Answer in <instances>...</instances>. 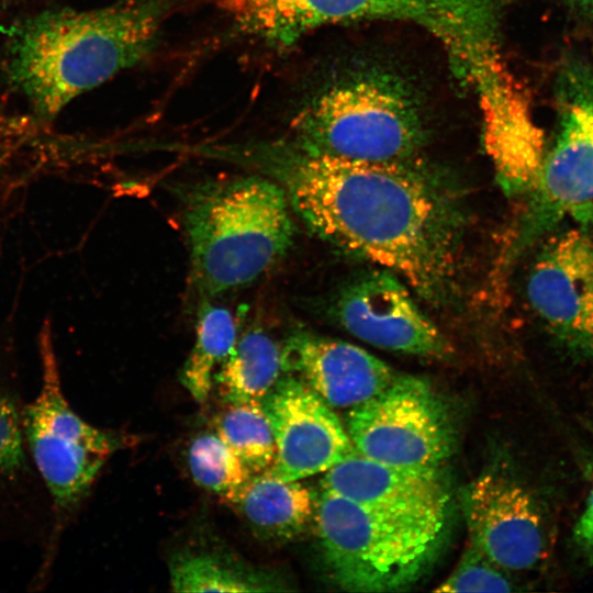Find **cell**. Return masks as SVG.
I'll list each match as a JSON object with an SVG mask.
<instances>
[{
	"instance_id": "cell-1",
	"label": "cell",
	"mask_w": 593,
	"mask_h": 593,
	"mask_svg": "<svg viewBox=\"0 0 593 593\" xmlns=\"http://www.w3.org/2000/svg\"><path fill=\"white\" fill-rule=\"evenodd\" d=\"M280 180L311 232L389 270L422 299L449 303L459 288L465 217L447 182L415 159L372 163L296 142L248 152Z\"/></svg>"
},
{
	"instance_id": "cell-2",
	"label": "cell",
	"mask_w": 593,
	"mask_h": 593,
	"mask_svg": "<svg viewBox=\"0 0 593 593\" xmlns=\"http://www.w3.org/2000/svg\"><path fill=\"white\" fill-rule=\"evenodd\" d=\"M170 7V0H121L29 16L9 31V82L40 119L52 120L75 98L146 57Z\"/></svg>"
},
{
	"instance_id": "cell-3",
	"label": "cell",
	"mask_w": 593,
	"mask_h": 593,
	"mask_svg": "<svg viewBox=\"0 0 593 593\" xmlns=\"http://www.w3.org/2000/svg\"><path fill=\"white\" fill-rule=\"evenodd\" d=\"M286 191L248 176L193 191L184 211L192 279L215 295L254 282L290 248L294 226Z\"/></svg>"
},
{
	"instance_id": "cell-4",
	"label": "cell",
	"mask_w": 593,
	"mask_h": 593,
	"mask_svg": "<svg viewBox=\"0 0 593 593\" xmlns=\"http://www.w3.org/2000/svg\"><path fill=\"white\" fill-rule=\"evenodd\" d=\"M38 349L40 388L23 409L26 448L46 492L51 516L48 537L29 583V591L35 593L51 583L66 534L121 444L115 434L89 424L71 407L47 327L41 332Z\"/></svg>"
},
{
	"instance_id": "cell-5",
	"label": "cell",
	"mask_w": 593,
	"mask_h": 593,
	"mask_svg": "<svg viewBox=\"0 0 593 593\" xmlns=\"http://www.w3.org/2000/svg\"><path fill=\"white\" fill-rule=\"evenodd\" d=\"M445 516L388 514L322 489L314 519L328 577L351 592H392L413 585L436 557Z\"/></svg>"
},
{
	"instance_id": "cell-6",
	"label": "cell",
	"mask_w": 593,
	"mask_h": 593,
	"mask_svg": "<svg viewBox=\"0 0 593 593\" xmlns=\"http://www.w3.org/2000/svg\"><path fill=\"white\" fill-rule=\"evenodd\" d=\"M294 130L295 142L307 149L372 163L413 160L425 137L412 92L380 71L328 87L299 113Z\"/></svg>"
},
{
	"instance_id": "cell-7",
	"label": "cell",
	"mask_w": 593,
	"mask_h": 593,
	"mask_svg": "<svg viewBox=\"0 0 593 593\" xmlns=\"http://www.w3.org/2000/svg\"><path fill=\"white\" fill-rule=\"evenodd\" d=\"M556 133L506 261L515 259L567 214L593 205V66L568 57L553 86Z\"/></svg>"
},
{
	"instance_id": "cell-8",
	"label": "cell",
	"mask_w": 593,
	"mask_h": 593,
	"mask_svg": "<svg viewBox=\"0 0 593 593\" xmlns=\"http://www.w3.org/2000/svg\"><path fill=\"white\" fill-rule=\"evenodd\" d=\"M239 31L276 48H289L328 24L359 20L416 24L443 45L470 27L478 0H222Z\"/></svg>"
},
{
	"instance_id": "cell-9",
	"label": "cell",
	"mask_w": 593,
	"mask_h": 593,
	"mask_svg": "<svg viewBox=\"0 0 593 593\" xmlns=\"http://www.w3.org/2000/svg\"><path fill=\"white\" fill-rule=\"evenodd\" d=\"M347 434L366 458L421 470H438L454 445L443 402L427 382L403 374L350 410Z\"/></svg>"
},
{
	"instance_id": "cell-10",
	"label": "cell",
	"mask_w": 593,
	"mask_h": 593,
	"mask_svg": "<svg viewBox=\"0 0 593 593\" xmlns=\"http://www.w3.org/2000/svg\"><path fill=\"white\" fill-rule=\"evenodd\" d=\"M526 294L548 332L571 351L590 358L593 235L569 230L549 236L532 262Z\"/></svg>"
},
{
	"instance_id": "cell-11",
	"label": "cell",
	"mask_w": 593,
	"mask_h": 593,
	"mask_svg": "<svg viewBox=\"0 0 593 593\" xmlns=\"http://www.w3.org/2000/svg\"><path fill=\"white\" fill-rule=\"evenodd\" d=\"M463 513L470 540L506 571L536 568L547 551V529L533 493L501 470L477 477L465 490Z\"/></svg>"
},
{
	"instance_id": "cell-12",
	"label": "cell",
	"mask_w": 593,
	"mask_h": 593,
	"mask_svg": "<svg viewBox=\"0 0 593 593\" xmlns=\"http://www.w3.org/2000/svg\"><path fill=\"white\" fill-rule=\"evenodd\" d=\"M338 323L372 346L428 358L449 356L450 346L395 273L373 270L342 289L334 303Z\"/></svg>"
},
{
	"instance_id": "cell-13",
	"label": "cell",
	"mask_w": 593,
	"mask_h": 593,
	"mask_svg": "<svg viewBox=\"0 0 593 593\" xmlns=\"http://www.w3.org/2000/svg\"><path fill=\"white\" fill-rule=\"evenodd\" d=\"M261 404L276 443L268 470L272 475L307 478L326 472L356 451L332 406L296 377H280Z\"/></svg>"
},
{
	"instance_id": "cell-14",
	"label": "cell",
	"mask_w": 593,
	"mask_h": 593,
	"mask_svg": "<svg viewBox=\"0 0 593 593\" xmlns=\"http://www.w3.org/2000/svg\"><path fill=\"white\" fill-rule=\"evenodd\" d=\"M24 404L13 358L0 346V544L42 550L49 533V502L26 448Z\"/></svg>"
},
{
	"instance_id": "cell-15",
	"label": "cell",
	"mask_w": 593,
	"mask_h": 593,
	"mask_svg": "<svg viewBox=\"0 0 593 593\" xmlns=\"http://www.w3.org/2000/svg\"><path fill=\"white\" fill-rule=\"evenodd\" d=\"M282 372L303 381L332 407H355L399 376L367 350L309 332L292 334L281 346Z\"/></svg>"
},
{
	"instance_id": "cell-16",
	"label": "cell",
	"mask_w": 593,
	"mask_h": 593,
	"mask_svg": "<svg viewBox=\"0 0 593 593\" xmlns=\"http://www.w3.org/2000/svg\"><path fill=\"white\" fill-rule=\"evenodd\" d=\"M322 489L363 507L404 516L444 515L448 501L437 470L391 466L356 451L325 472Z\"/></svg>"
},
{
	"instance_id": "cell-17",
	"label": "cell",
	"mask_w": 593,
	"mask_h": 593,
	"mask_svg": "<svg viewBox=\"0 0 593 593\" xmlns=\"http://www.w3.org/2000/svg\"><path fill=\"white\" fill-rule=\"evenodd\" d=\"M233 504L260 537L277 541L301 534L315 512V499L305 484L268 470L254 474Z\"/></svg>"
},
{
	"instance_id": "cell-18",
	"label": "cell",
	"mask_w": 593,
	"mask_h": 593,
	"mask_svg": "<svg viewBox=\"0 0 593 593\" xmlns=\"http://www.w3.org/2000/svg\"><path fill=\"white\" fill-rule=\"evenodd\" d=\"M282 354L261 331L244 334L214 374L219 395L226 404L261 401L279 380Z\"/></svg>"
},
{
	"instance_id": "cell-19",
	"label": "cell",
	"mask_w": 593,
	"mask_h": 593,
	"mask_svg": "<svg viewBox=\"0 0 593 593\" xmlns=\"http://www.w3.org/2000/svg\"><path fill=\"white\" fill-rule=\"evenodd\" d=\"M176 592H271L284 591L270 573L251 569L236 560L211 552L183 551L169 564Z\"/></svg>"
},
{
	"instance_id": "cell-20",
	"label": "cell",
	"mask_w": 593,
	"mask_h": 593,
	"mask_svg": "<svg viewBox=\"0 0 593 593\" xmlns=\"http://www.w3.org/2000/svg\"><path fill=\"white\" fill-rule=\"evenodd\" d=\"M237 339L236 321L227 309L209 303L201 306L195 342L180 372L181 383L197 402L208 400L214 374Z\"/></svg>"
},
{
	"instance_id": "cell-21",
	"label": "cell",
	"mask_w": 593,
	"mask_h": 593,
	"mask_svg": "<svg viewBox=\"0 0 593 593\" xmlns=\"http://www.w3.org/2000/svg\"><path fill=\"white\" fill-rule=\"evenodd\" d=\"M215 429L253 475L271 468L276 443L261 401L227 404L216 417Z\"/></svg>"
},
{
	"instance_id": "cell-22",
	"label": "cell",
	"mask_w": 593,
	"mask_h": 593,
	"mask_svg": "<svg viewBox=\"0 0 593 593\" xmlns=\"http://www.w3.org/2000/svg\"><path fill=\"white\" fill-rule=\"evenodd\" d=\"M188 463L197 484L231 504L253 477L217 434L194 438L188 450Z\"/></svg>"
},
{
	"instance_id": "cell-23",
	"label": "cell",
	"mask_w": 593,
	"mask_h": 593,
	"mask_svg": "<svg viewBox=\"0 0 593 593\" xmlns=\"http://www.w3.org/2000/svg\"><path fill=\"white\" fill-rule=\"evenodd\" d=\"M513 589V582L506 570L470 544L454 571L434 591L508 592Z\"/></svg>"
},
{
	"instance_id": "cell-24",
	"label": "cell",
	"mask_w": 593,
	"mask_h": 593,
	"mask_svg": "<svg viewBox=\"0 0 593 593\" xmlns=\"http://www.w3.org/2000/svg\"><path fill=\"white\" fill-rule=\"evenodd\" d=\"M578 546L593 558V484L573 528Z\"/></svg>"
},
{
	"instance_id": "cell-25",
	"label": "cell",
	"mask_w": 593,
	"mask_h": 593,
	"mask_svg": "<svg viewBox=\"0 0 593 593\" xmlns=\"http://www.w3.org/2000/svg\"><path fill=\"white\" fill-rule=\"evenodd\" d=\"M569 9L585 19H593V0H562Z\"/></svg>"
},
{
	"instance_id": "cell-26",
	"label": "cell",
	"mask_w": 593,
	"mask_h": 593,
	"mask_svg": "<svg viewBox=\"0 0 593 593\" xmlns=\"http://www.w3.org/2000/svg\"><path fill=\"white\" fill-rule=\"evenodd\" d=\"M590 358H593V301H592V343H591Z\"/></svg>"
},
{
	"instance_id": "cell-27",
	"label": "cell",
	"mask_w": 593,
	"mask_h": 593,
	"mask_svg": "<svg viewBox=\"0 0 593 593\" xmlns=\"http://www.w3.org/2000/svg\"><path fill=\"white\" fill-rule=\"evenodd\" d=\"M18 0H0V5H3V4H9V3H12V2H15Z\"/></svg>"
}]
</instances>
